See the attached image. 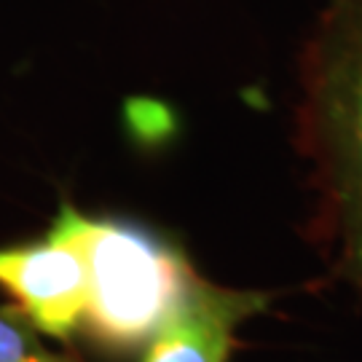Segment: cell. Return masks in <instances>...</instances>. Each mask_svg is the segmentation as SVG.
I'll list each match as a JSON object with an SVG mask.
<instances>
[{
	"label": "cell",
	"instance_id": "6da1fadb",
	"mask_svg": "<svg viewBox=\"0 0 362 362\" xmlns=\"http://www.w3.org/2000/svg\"><path fill=\"white\" fill-rule=\"evenodd\" d=\"M296 143L317 194L311 245L362 296V0H325L300 54Z\"/></svg>",
	"mask_w": 362,
	"mask_h": 362
},
{
	"label": "cell",
	"instance_id": "7a4b0ae2",
	"mask_svg": "<svg viewBox=\"0 0 362 362\" xmlns=\"http://www.w3.org/2000/svg\"><path fill=\"white\" fill-rule=\"evenodd\" d=\"M73 226L89 269L83 327L107 349L145 346L196 274L191 263L134 223L89 218L73 207Z\"/></svg>",
	"mask_w": 362,
	"mask_h": 362
},
{
	"label": "cell",
	"instance_id": "3957f363",
	"mask_svg": "<svg viewBox=\"0 0 362 362\" xmlns=\"http://www.w3.org/2000/svg\"><path fill=\"white\" fill-rule=\"evenodd\" d=\"M0 287L43 336L67 341L83 325L89 269L73 226V204L59 207L40 239L0 247Z\"/></svg>",
	"mask_w": 362,
	"mask_h": 362
},
{
	"label": "cell",
	"instance_id": "277c9868",
	"mask_svg": "<svg viewBox=\"0 0 362 362\" xmlns=\"http://www.w3.org/2000/svg\"><path fill=\"white\" fill-rule=\"evenodd\" d=\"M266 303L263 293L212 285L194 274L177 306L145 344L140 362H228L236 330Z\"/></svg>",
	"mask_w": 362,
	"mask_h": 362
},
{
	"label": "cell",
	"instance_id": "5b68a950",
	"mask_svg": "<svg viewBox=\"0 0 362 362\" xmlns=\"http://www.w3.org/2000/svg\"><path fill=\"white\" fill-rule=\"evenodd\" d=\"M16 306H0V362H81L78 357L49 349Z\"/></svg>",
	"mask_w": 362,
	"mask_h": 362
}]
</instances>
